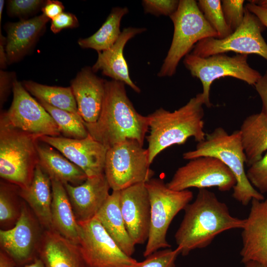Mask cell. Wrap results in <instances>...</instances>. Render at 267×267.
<instances>
[{
    "instance_id": "38",
    "label": "cell",
    "mask_w": 267,
    "mask_h": 267,
    "mask_svg": "<svg viewBox=\"0 0 267 267\" xmlns=\"http://www.w3.org/2000/svg\"><path fill=\"white\" fill-rule=\"evenodd\" d=\"M78 25V18L74 14L63 12L51 20L50 30L57 34L64 29L73 28Z\"/></svg>"
},
{
    "instance_id": "29",
    "label": "cell",
    "mask_w": 267,
    "mask_h": 267,
    "mask_svg": "<svg viewBox=\"0 0 267 267\" xmlns=\"http://www.w3.org/2000/svg\"><path fill=\"white\" fill-rule=\"evenodd\" d=\"M22 84L39 101H44L53 107L80 115L70 86H50L31 80L24 81Z\"/></svg>"
},
{
    "instance_id": "2",
    "label": "cell",
    "mask_w": 267,
    "mask_h": 267,
    "mask_svg": "<svg viewBox=\"0 0 267 267\" xmlns=\"http://www.w3.org/2000/svg\"><path fill=\"white\" fill-rule=\"evenodd\" d=\"M125 84L112 80H105L102 106L97 121L85 123L89 134L107 149L128 139L143 145L149 131L147 116L134 108L129 98Z\"/></svg>"
},
{
    "instance_id": "16",
    "label": "cell",
    "mask_w": 267,
    "mask_h": 267,
    "mask_svg": "<svg viewBox=\"0 0 267 267\" xmlns=\"http://www.w3.org/2000/svg\"><path fill=\"white\" fill-rule=\"evenodd\" d=\"M120 205L127 230L135 245L147 242L150 224V203L145 183L120 190Z\"/></svg>"
},
{
    "instance_id": "19",
    "label": "cell",
    "mask_w": 267,
    "mask_h": 267,
    "mask_svg": "<svg viewBox=\"0 0 267 267\" xmlns=\"http://www.w3.org/2000/svg\"><path fill=\"white\" fill-rule=\"evenodd\" d=\"M105 80L86 66L71 82L79 114L84 122H96L100 115L105 92Z\"/></svg>"
},
{
    "instance_id": "5",
    "label": "cell",
    "mask_w": 267,
    "mask_h": 267,
    "mask_svg": "<svg viewBox=\"0 0 267 267\" xmlns=\"http://www.w3.org/2000/svg\"><path fill=\"white\" fill-rule=\"evenodd\" d=\"M39 137L12 127L0 117V176L21 189L31 184L39 163Z\"/></svg>"
},
{
    "instance_id": "31",
    "label": "cell",
    "mask_w": 267,
    "mask_h": 267,
    "mask_svg": "<svg viewBox=\"0 0 267 267\" xmlns=\"http://www.w3.org/2000/svg\"><path fill=\"white\" fill-rule=\"evenodd\" d=\"M39 102L52 117L64 137L83 139L89 135L80 115L53 107L44 101Z\"/></svg>"
},
{
    "instance_id": "47",
    "label": "cell",
    "mask_w": 267,
    "mask_h": 267,
    "mask_svg": "<svg viewBox=\"0 0 267 267\" xmlns=\"http://www.w3.org/2000/svg\"><path fill=\"white\" fill-rule=\"evenodd\" d=\"M244 267H266L254 261H249L244 263Z\"/></svg>"
},
{
    "instance_id": "24",
    "label": "cell",
    "mask_w": 267,
    "mask_h": 267,
    "mask_svg": "<svg viewBox=\"0 0 267 267\" xmlns=\"http://www.w3.org/2000/svg\"><path fill=\"white\" fill-rule=\"evenodd\" d=\"M39 142L37 144L38 164L50 178L63 184L69 183L73 185H80L87 179V175L80 168L50 145L44 142L43 144H40Z\"/></svg>"
},
{
    "instance_id": "37",
    "label": "cell",
    "mask_w": 267,
    "mask_h": 267,
    "mask_svg": "<svg viewBox=\"0 0 267 267\" xmlns=\"http://www.w3.org/2000/svg\"><path fill=\"white\" fill-rule=\"evenodd\" d=\"M45 1L41 0H10L7 3V12L10 16H25L42 8Z\"/></svg>"
},
{
    "instance_id": "14",
    "label": "cell",
    "mask_w": 267,
    "mask_h": 267,
    "mask_svg": "<svg viewBox=\"0 0 267 267\" xmlns=\"http://www.w3.org/2000/svg\"><path fill=\"white\" fill-rule=\"evenodd\" d=\"M42 228L44 229L24 201L21 215L15 224L11 228L0 230L1 249L12 257L17 265L32 262L38 255L44 232Z\"/></svg>"
},
{
    "instance_id": "13",
    "label": "cell",
    "mask_w": 267,
    "mask_h": 267,
    "mask_svg": "<svg viewBox=\"0 0 267 267\" xmlns=\"http://www.w3.org/2000/svg\"><path fill=\"white\" fill-rule=\"evenodd\" d=\"M236 183L234 175L220 160L211 156H202L189 160L178 168L167 186L182 191L191 187L198 189L217 187L222 192L233 189Z\"/></svg>"
},
{
    "instance_id": "40",
    "label": "cell",
    "mask_w": 267,
    "mask_h": 267,
    "mask_svg": "<svg viewBox=\"0 0 267 267\" xmlns=\"http://www.w3.org/2000/svg\"><path fill=\"white\" fill-rule=\"evenodd\" d=\"M64 6L56 0H46L42 8L43 14L51 20L63 12Z\"/></svg>"
},
{
    "instance_id": "42",
    "label": "cell",
    "mask_w": 267,
    "mask_h": 267,
    "mask_svg": "<svg viewBox=\"0 0 267 267\" xmlns=\"http://www.w3.org/2000/svg\"><path fill=\"white\" fill-rule=\"evenodd\" d=\"M245 7L250 12L256 15L267 28V9L251 2L247 3Z\"/></svg>"
},
{
    "instance_id": "4",
    "label": "cell",
    "mask_w": 267,
    "mask_h": 267,
    "mask_svg": "<svg viewBox=\"0 0 267 267\" xmlns=\"http://www.w3.org/2000/svg\"><path fill=\"white\" fill-rule=\"evenodd\" d=\"M202 156L219 159L231 171L236 181L232 197L242 205H248L253 199H265L247 178L244 168L246 158L239 130L228 134L222 127L216 128L206 134L205 139L198 142L195 149L182 155L183 159L188 160Z\"/></svg>"
},
{
    "instance_id": "10",
    "label": "cell",
    "mask_w": 267,
    "mask_h": 267,
    "mask_svg": "<svg viewBox=\"0 0 267 267\" xmlns=\"http://www.w3.org/2000/svg\"><path fill=\"white\" fill-rule=\"evenodd\" d=\"M265 28L260 19L245 7L243 22L236 30L224 39L210 37L200 40L191 53L206 57L233 51L240 54H257L267 61V44L262 36Z\"/></svg>"
},
{
    "instance_id": "25",
    "label": "cell",
    "mask_w": 267,
    "mask_h": 267,
    "mask_svg": "<svg viewBox=\"0 0 267 267\" xmlns=\"http://www.w3.org/2000/svg\"><path fill=\"white\" fill-rule=\"evenodd\" d=\"M52 187L51 220L53 229L75 244H79V225L64 185L50 178Z\"/></svg>"
},
{
    "instance_id": "48",
    "label": "cell",
    "mask_w": 267,
    "mask_h": 267,
    "mask_svg": "<svg viewBox=\"0 0 267 267\" xmlns=\"http://www.w3.org/2000/svg\"><path fill=\"white\" fill-rule=\"evenodd\" d=\"M4 2V0H0V23H1V16L2 14Z\"/></svg>"
},
{
    "instance_id": "6",
    "label": "cell",
    "mask_w": 267,
    "mask_h": 267,
    "mask_svg": "<svg viewBox=\"0 0 267 267\" xmlns=\"http://www.w3.org/2000/svg\"><path fill=\"white\" fill-rule=\"evenodd\" d=\"M169 17L174 24V34L167 54L157 74L159 77L173 76L180 60L189 54L199 41L218 37L196 0H179L177 9Z\"/></svg>"
},
{
    "instance_id": "34",
    "label": "cell",
    "mask_w": 267,
    "mask_h": 267,
    "mask_svg": "<svg viewBox=\"0 0 267 267\" xmlns=\"http://www.w3.org/2000/svg\"><path fill=\"white\" fill-rule=\"evenodd\" d=\"M222 7L226 23L234 32L242 24L245 13L244 0H223Z\"/></svg>"
},
{
    "instance_id": "33",
    "label": "cell",
    "mask_w": 267,
    "mask_h": 267,
    "mask_svg": "<svg viewBox=\"0 0 267 267\" xmlns=\"http://www.w3.org/2000/svg\"><path fill=\"white\" fill-rule=\"evenodd\" d=\"M180 254V249L177 247L173 250L170 248L159 250L138 262L136 267H176V261Z\"/></svg>"
},
{
    "instance_id": "35",
    "label": "cell",
    "mask_w": 267,
    "mask_h": 267,
    "mask_svg": "<svg viewBox=\"0 0 267 267\" xmlns=\"http://www.w3.org/2000/svg\"><path fill=\"white\" fill-rule=\"evenodd\" d=\"M246 176L252 186L261 194L267 192V152L247 170Z\"/></svg>"
},
{
    "instance_id": "12",
    "label": "cell",
    "mask_w": 267,
    "mask_h": 267,
    "mask_svg": "<svg viewBox=\"0 0 267 267\" xmlns=\"http://www.w3.org/2000/svg\"><path fill=\"white\" fill-rule=\"evenodd\" d=\"M10 107L0 117L13 128L39 137L59 136L58 126L44 108L16 79L13 83Z\"/></svg>"
},
{
    "instance_id": "11",
    "label": "cell",
    "mask_w": 267,
    "mask_h": 267,
    "mask_svg": "<svg viewBox=\"0 0 267 267\" xmlns=\"http://www.w3.org/2000/svg\"><path fill=\"white\" fill-rule=\"evenodd\" d=\"M79 244L87 267H136L138 262L125 254L95 217L78 222Z\"/></svg>"
},
{
    "instance_id": "44",
    "label": "cell",
    "mask_w": 267,
    "mask_h": 267,
    "mask_svg": "<svg viewBox=\"0 0 267 267\" xmlns=\"http://www.w3.org/2000/svg\"><path fill=\"white\" fill-rule=\"evenodd\" d=\"M17 263L7 253L0 249V267H15Z\"/></svg>"
},
{
    "instance_id": "43",
    "label": "cell",
    "mask_w": 267,
    "mask_h": 267,
    "mask_svg": "<svg viewBox=\"0 0 267 267\" xmlns=\"http://www.w3.org/2000/svg\"><path fill=\"white\" fill-rule=\"evenodd\" d=\"M6 37L0 32V67L4 70L8 65V61L5 50Z\"/></svg>"
},
{
    "instance_id": "30",
    "label": "cell",
    "mask_w": 267,
    "mask_h": 267,
    "mask_svg": "<svg viewBox=\"0 0 267 267\" xmlns=\"http://www.w3.org/2000/svg\"><path fill=\"white\" fill-rule=\"evenodd\" d=\"M20 188L7 181H0V224L1 229L13 227L21 215L23 199L21 197Z\"/></svg>"
},
{
    "instance_id": "41",
    "label": "cell",
    "mask_w": 267,
    "mask_h": 267,
    "mask_svg": "<svg viewBox=\"0 0 267 267\" xmlns=\"http://www.w3.org/2000/svg\"><path fill=\"white\" fill-rule=\"evenodd\" d=\"M254 86L262 101L261 112L267 117V70Z\"/></svg>"
},
{
    "instance_id": "27",
    "label": "cell",
    "mask_w": 267,
    "mask_h": 267,
    "mask_svg": "<svg viewBox=\"0 0 267 267\" xmlns=\"http://www.w3.org/2000/svg\"><path fill=\"white\" fill-rule=\"evenodd\" d=\"M248 166L259 161L267 151V117L261 112L247 117L239 130Z\"/></svg>"
},
{
    "instance_id": "20",
    "label": "cell",
    "mask_w": 267,
    "mask_h": 267,
    "mask_svg": "<svg viewBox=\"0 0 267 267\" xmlns=\"http://www.w3.org/2000/svg\"><path fill=\"white\" fill-rule=\"evenodd\" d=\"M146 30L145 28L133 27L124 29L119 39L111 47L97 52V60L91 67L93 72L95 73L100 71L103 75L112 80L123 82L136 92L140 93V88L131 79L123 51L129 41Z\"/></svg>"
},
{
    "instance_id": "17",
    "label": "cell",
    "mask_w": 267,
    "mask_h": 267,
    "mask_svg": "<svg viewBox=\"0 0 267 267\" xmlns=\"http://www.w3.org/2000/svg\"><path fill=\"white\" fill-rule=\"evenodd\" d=\"M241 237V262L254 261L267 267V199L252 200Z\"/></svg>"
},
{
    "instance_id": "18",
    "label": "cell",
    "mask_w": 267,
    "mask_h": 267,
    "mask_svg": "<svg viewBox=\"0 0 267 267\" xmlns=\"http://www.w3.org/2000/svg\"><path fill=\"white\" fill-rule=\"evenodd\" d=\"M63 185L78 222L94 218L108 198L111 188L104 173L89 177L78 185Z\"/></svg>"
},
{
    "instance_id": "3",
    "label": "cell",
    "mask_w": 267,
    "mask_h": 267,
    "mask_svg": "<svg viewBox=\"0 0 267 267\" xmlns=\"http://www.w3.org/2000/svg\"><path fill=\"white\" fill-rule=\"evenodd\" d=\"M203 105L204 98L199 93L173 112L160 108L147 116L149 134L146 138L150 164L169 147L184 144L191 137L198 142L205 139Z\"/></svg>"
},
{
    "instance_id": "8",
    "label": "cell",
    "mask_w": 267,
    "mask_h": 267,
    "mask_svg": "<svg viewBox=\"0 0 267 267\" xmlns=\"http://www.w3.org/2000/svg\"><path fill=\"white\" fill-rule=\"evenodd\" d=\"M147 149L137 141L128 139L107 151L104 175L113 191L146 183L153 178Z\"/></svg>"
},
{
    "instance_id": "39",
    "label": "cell",
    "mask_w": 267,
    "mask_h": 267,
    "mask_svg": "<svg viewBox=\"0 0 267 267\" xmlns=\"http://www.w3.org/2000/svg\"><path fill=\"white\" fill-rule=\"evenodd\" d=\"M16 79L15 73L13 72L0 70V105L2 107L8 98L10 90H12L13 85Z\"/></svg>"
},
{
    "instance_id": "22",
    "label": "cell",
    "mask_w": 267,
    "mask_h": 267,
    "mask_svg": "<svg viewBox=\"0 0 267 267\" xmlns=\"http://www.w3.org/2000/svg\"><path fill=\"white\" fill-rule=\"evenodd\" d=\"M38 257L45 267H87L79 245L54 229H44Z\"/></svg>"
},
{
    "instance_id": "1",
    "label": "cell",
    "mask_w": 267,
    "mask_h": 267,
    "mask_svg": "<svg viewBox=\"0 0 267 267\" xmlns=\"http://www.w3.org/2000/svg\"><path fill=\"white\" fill-rule=\"evenodd\" d=\"M183 210V219L175 234L182 256L206 247L224 231L242 229L245 223V219L232 216L226 204L206 188L199 189L194 201Z\"/></svg>"
},
{
    "instance_id": "15",
    "label": "cell",
    "mask_w": 267,
    "mask_h": 267,
    "mask_svg": "<svg viewBox=\"0 0 267 267\" xmlns=\"http://www.w3.org/2000/svg\"><path fill=\"white\" fill-rule=\"evenodd\" d=\"M39 140L58 150L80 168L88 178L104 174L108 149L89 134L83 139L43 136Z\"/></svg>"
},
{
    "instance_id": "32",
    "label": "cell",
    "mask_w": 267,
    "mask_h": 267,
    "mask_svg": "<svg viewBox=\"0 0 267 267\" xmlns=\"http://www.w3.org/2000/svg\"><path fill=\"white\" fill-rule=\"evenodd\" d=\"M197 4L206 20L217 33V39L225 38L232 33L225 20L221 0H199Z\"/></svg>"
},
{
    "instance_id": "9",
    "label": "cell",
    "mask_w": 267,
    "mask_h": 267,
    "mask_svg": "<svg viewBox=\"0 0 267 267\" xmlns=\"http://www.w3.org/2000/svg\"><path fill=\"white\" fill-rule=\"evenodd\" d=\"M247 59L246 54L230 56L221 53L201 57L189 53L184 57L183 62L192 76L200 80L204 105L210 107L212 106L210 100V89L216 80L230 77L254 86L260 79L262 75L250 66Z\"/></svg>"
},
{
    "instance_id": "28",
    "label": "cell",
    "mask_w": 267,
    "mask_h": 267,
    "mask_svg": "<svg viewBox=\"0 0 267 267\" xmlns=\"http://www.w3.org/2000/svg\"><path fill=\"white\" fill-rule=\"evenodd\" d=\"M129 11L127 7L113 8L103 24L95 33L89 37L78 40L79 46L83 48L93 49L97 52L109 49L121 35V22Z\"/></svg>"
},
{
    "instance_id": "26",
    "label": "cell",
    "mask_w": 267,
    "mask_h": 267,
    "mask_svg": "<svg viewBox=\"0 0 267 267\" xmlns=\"http://www.w3.org/2000/svg\"><path fill=\"white\" fill-rule=\"evenodd\" d=\"M122 251L131 256L135 244L126 227L120 205V191H112L95 216Z\"/></svg>"
},
{
    "instance_id": "23",
    "label": "cell",
    "mask_w": 267,
    "mask_h": 267,
    "mask_svg": "<svg viewBox=\"0 0 267 267\" xmlns=\"http://www.w3.org/2000/svg\"><path fill=\"white\" fill-rule=\"evenodd\" d=\"M19 193L44 230L53 229L51 220L52 199L50 177L38 164L30 185L20 188Z\"/></svg>"
},
{
    "instance_id": "46",
    "label": "cell",
    "mask_w": 267,
    "mask_h": 267,
    "mask_svg": "<svg viewBox=\"0 0 267 267\" xmlns=\"http://www.w3.org/2000/svg\"><path fill=\"white\" fill-rule=\"evenodd\" d=\"M249 2L253 3L264 9H267V0H253Z\"/></svg>"
},
{
    "instance_id": "45",
    "label": "cell",
    "mask_w": 267,
    "mask_h": 267,
    "mask_svg": "<svg viewBox=\"0 0 267 267\" xmlns=\"http://www.w3.org/2000/svg\"><path fill=\"white\" fill-rule=\"evenodd\" d=\"M22 267H45L43 262L38 257L32 262Z\"/></svg>"
},
{
    "instance_id": "36",
    "label": "cell",
    "mask_w": 267,
    "mask_h": 267,
    "mask_svg": "<svg viewBox=\"0 0 267 267\" xmlns=\"http://www.w3.org/2000/svg\"><path fill=\"white\" fill-rule=\"evenodd\" d=\"M179 0H143L144 12L156 16H170L177 9Z\"/></svg>"
},
{
    "instance_id": "21",
    "label": "cell",
    "mask_w": 267,
    "mask_h": 267,
    "mask_svg": "<svg viewBox=\"0 0 267 267\" xmlns=\"http://www.w3.org/2000/svg\"><path fill=\"white\" fill-rule=\"evenodd\" d=\"M43 14L16 22L7 23L5 27V50L8 64L20 60L34 47L49 21Z\"/></svg>"
},
{
    "instance_id": "7",
    "label": "cell",
    "mask_w": 267,
    "mask_h": 267,
    "mask_svg": "<svg viewBox=\"0 0 267 267\" xmlns=\"http://www.w3.org/2000/svg\"><path fill=\"white\" fill-rule=\"evenodd\" d=\"M145 185L150 199V224L143 252L145 258L160 249L171 247L167 240L169 226L175 217L193 197L191 191L172 190L160 178H153Z\"/></svg>"
}]
</instances>
